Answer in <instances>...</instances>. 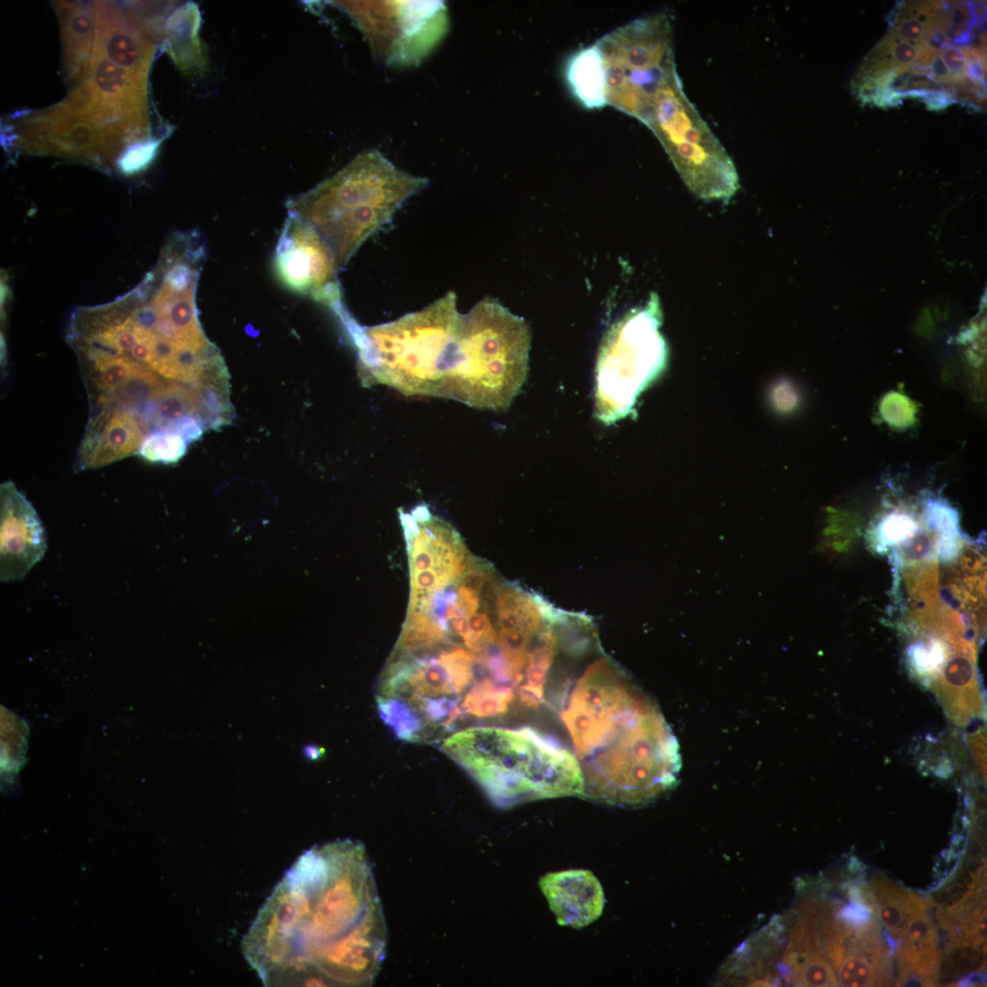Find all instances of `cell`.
Wrapping results in <instances>:
<instances>
[{
  "label": "cell",
  "mask_w": 987,
  "mask_h": 987,
  "mask_svg": "<svg viewBox=\"0 0 987 987\" xmlns=\"http://www.w3.org/2000/svg\"><path fill=\"white\" fill-rule=\"evenodd\" d=\"M565 78L574 97L588 109L607 105V79L597 43L573 54L565 66Z\"/></svg>",
  "instance_id": "20"
},
{
  "label": "cell",
  "mask_w": 987,
  "mask_h": 987,
  "mask_svg": "<svg viewBox=\"0 0 987 987\" xmlns=\"http://www.w3.org/2000/svg\"><path fill=\"white\" fill-rule=\"evenodd\" d=\"M530 342L522 317L484 297L462 314L438 397L475 409H508L527 377Z\"/></svg>",
  "instance_id": "7"
},
{
  "label": "cell",
  "mask_w": 987,
  "mask_h": 987,
  "mask_svg": "<svg viewBox=\"0 0 987 987\" xmlns=\"http://www.w3.org/2000/svg\"><path fill=\"white\" fill-rule=\"evenodd\" d=\"M386 946L365 847L345 839L297 858L260 907L241 952L264 986H368Z\"/></svg>",
  "instance_id": "1"
},
{
  "label": "cell",
  "mask_w": 987,
  "mask_h": 987,
  "mask_svg": "<svg viewBox=\"0 0 987 987\" xmlns=\"http://www.w3.org/2000/svg\"><path fill=\"white\" fill-rule=\"evenodd\" d=\"M377 51L392 61L420 58L443 34L444 5L437 2L372 3Z\"/></svg>",
  "instance_id": "14"
},
{
  "label": "cell",
  "mask_w": 987,
  "mask_h": 987,
  "mask_svg": "<svg viewBox=\"0 0 987 987\" xmlns=\"http://www.w3.org/2000/svg\"><path fill=\"white\" fill-rule=\"evenodd\" d=\"M427 184L426 178L400 170L379 151L370 150L296 201L290 212L322 235L341 271Z\"/></svg>",
  "instance_id": "6"
},
{
  "label": "cell",
  "mask_w": 987,
  "mask_h": 987,
  "mask_svg": "<svg viewBox=\"0 0 987 987\" xmlns=\"http://www.w3.org/2000/svg\"><path fill=\"white\" fill-rule=\"evenodd\" d=\"M157 144L155 143L134 144L118 159L119 170L125 175L138 173L149 164Z\"/></svg>",
  "instance_id": "21"
},
{
  "label": "cell",
  "mask_w": 987,
  "mask_h": 987,
  "mask_svg": "<svg viewBox=\"0 0 987 987\" xmlns=\"http://www.w3.org/2000/svg\"><path fill=\"white\" fill-rule=\"evenodd\" d=\"M939 54L953 83H958L968 77L969 62L961 48L944 47L939 50Z\"/></svg>",
  "instance_id": "22"
},
{
  "label": "cell",
  "mask_w": 987,
  "mask_h": 987,
  "mask_svg": "<svg viewBox=\"0 0 987 987\" xmlns=\"http://www.w3.org/2000/svg\"><path fill=\"white\" fill-rule=\"evenodd\" d=\"M661 321L660 300L652 292L643 306L626 313L604 335L595 368V414L602 423L625 417L663 366L666 346L659 333Z\"/></svg>",
  "instance_id": "9"
},
{
  "label": "cell",
  "mask_w": 987,
  "mask_h": 987,
  "mask_svg": "<svg viewBox=\"0 0 987 987\" xmlns=\"http://www.w3.org/2000/svg\"><path fill=\"white\" fill-rule=\"evenodd\" d=\"M279 280L289 290L331 309L344 307L337 260L322 235L307 221L290 212L274 254Z\"/></svg>",
  "instance_id": "12"
},
{
  "label": "cell",
  "mask_w": 987,
  "mask_h": 987,
  "mask_svg": "<svg viewBox=\"0 0 987 987\" xmlns=\"http://www.w3.org/2000/svg\"><path fill=\"white\" fill-rule=\"evenodd\" d=\"M646 126L696 196L727 199L738 190L732 159L686 97L680 78L656 97Z\"/></svg>",
  "instance_id": "10"
},
{
  "label": "cell",
  "mask_w": 987,
  "mask_h": 987,
  "mask_svg": "<svg viewBox=\"0 0 987 987\" xmlns=\"http://www.w3.org/2000/svg\"><path fill=\"white\" fill-rule=\"evenodd\" d=\"M304 757L310 760H317L324 755V749L315 745H306L302 748Z\"/></svg>",
  "instance_id": "23"
},
{
  "label": "cell",
  "mask_w": 987,
  "mask_h": 987,
  "mask_svg": "<svg viewBox=\"0 0 987 987\" xmlns=\"http://www.w3.org/2000/svg\"><path fill=\"white\" fill-rule=\"evenodd\" d=\"M123 139L96 121L69 114L56 105L25 119L19 144L32 154L108 166L122 149Z\"/></svg>",
  "instance_id": "13"
},
{
  "label": "cell",
  "mask_w": 987,
  "mask_h": 987,
  "mask_svg": "<svg viewBox=\"0 0 987 987\" xmlns=\"http://www.w3.org/2000/svg\"><path fill=\"white\" fill-rule=\"evenodd\" d=\"M47 550L43 524L31 503L12 481L0 486V578L19 581Z\"/></svg>",
  "instance_id": "15"
},
{
  "label": "cell",
  "mask_w": 987,
  "mask_h": 987,
  "mask_svg": "<svg viewBox=\"0 0 987 987\" xmlns=\"http://www.w3.org/2000/svg\"><path fill=\"white\" fill-rule=\"evenodd\" d=\"M821 943L841 986H880L893 982L895 951L881 934L876 918L854 926L844 921L833 906L818 900Z\"/></svg>",
  "instance_id": "11"
},
{
  "label": "cell",
  "mask_w": 987,
  "mask_h": 987,
  "mask_svg": "<svg viewBox=\"0 0 987 987\" xmlns=\"http://www.w3.org/2000/svg\"><path fill=\"white\" fill-rule=\"evenodd\" d=\"M337 316L357 349L363 386L385 385L406 396L438 397L462 317L453 292L378 325H359L347 309Z\"/></svg>",
  "instance_id": "5"
},
{
  "label": "cell",
  "mask_w": 987,
  "mask_h": 987,
  "mask_svg": "<svg viewBox=\"0 0 987 987\" xmlns=\"http://www.w3.org/2000/svg\"><path fill=\"white\" fill-rule=\"evenodd\" d=\"M596 43L605 64L607 105L646 125L656 97L679 79L670 16L661 12L637 18Z\"/></svg>",
  "instance_id": "8"
},
{
  "label": "cell",
  "mask_w": 987,
  "mask_h": 987,
  "mask_svg": "<svg viewBox=\"0 0 987 987\" xmlns=\"http://www.w3.org/2000/svg\"><path fill=\"white\" fill-rule=\"evenodd\" d=\"M817 900H803L791 915V928L782 956L769 985L837 986L835 973L823 951L817 925Z\"/></svg>",
  "instance_id": "16"
},
{
  "label": "cell",
  "mask_w": 987,
  "mask_h": 987,
  "mask_svg": "<svg viewBox=\"0 0 987 987\" xmlns=\"http://www.w3.org/2000/svg\"><path fill=\"white\" fill-rule=\"evenodd\" d=\"M200 267L180 256H160L133 290L71 313L66 341L77 360L140 400L160 399L188 385H228L220 352L198 317Z\"/></svg>",
  "instance_id": "2"
},
{
  "label": "cell",
  "mask_w": 987,
  "mask_h": 987,
  "mask_svg": "<svg viewBox=\"0 0 987 987\" xmlns=\"http://www.w3.org/2000/svg\"><path fill=\"white\" fill-rule=\"evenodd\" d=\"M583 773L585 798L642 805L671 789L677 740L656 704L600 653L558 706Z\"/></svg>",
  "instance_id": "3"
},
{
  "label": "cell",
  "mask_w": 987,
  "mask_h": 987,
  "mask_svg": "<svg viewBox=\"0 0 987 987\" xmlns=\"http://www.w3.org/2000/svg\"><path fill=\"white\" fill-rule=\"evenodd\" d=\"M68 76L80 80L89 75L96 37L95 4L56 2Z\"/></svg>",
  "instance_id": "19"
},
{
  "label": "cell",
  "mask_w": 987,
  "mask_h": 987,
  "mask_svg": "<svg viewBox=\"0 0 987 987\" xmlns=\"http://www.w3.org/2000/svg\"><path fill=\"white\" fill-rule=\"evenodd\" d=\"M94 47L115 65L131 74L144 78L150 57L143 35L107 3H96Z\"/></svg>",
  "instance_id": "18"
},
{
  "label": "cell",
  "mask_w": 987,
  "mask_h": 987,
  "mask_svg": "<svg viewBox=\"0 0 987 987\" xmlns=\"http://www.w3.org/2000/svg\"><path fill=\"white\" fill-rule=\"evenodd\" d=\"M440 748L497 806L584 796L583 773L575 754L534 727H471L447 737Z\"/></svg>",
  "instance_id": "4"
},
{
  "label": "cell",
  "mask_w": 987,
  "mask_h": 987,
  "mask_svg": "<svg viewBox=\"0 0 987 987\" xmlns=\"http://www.w3.org/2000/svg\"><path fill=\"white\" fill-rule=\"evenodd\" d=\"M538 885L560 926L580 929L602 914L604 892L599 879L589 870L547 873L540 877Z\"/></svg>",
  "instance_id": "17"
}]
</instances>
